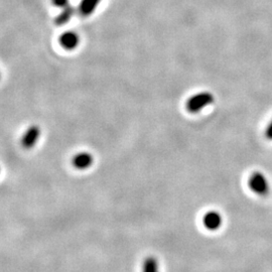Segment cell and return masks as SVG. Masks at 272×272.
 <instances>
[{
    "label": "cell",
    "instance_id": "1",
    "mask_svg": "<svg viewBox=\"0 0 272 272\" xmlns=\"http://www.w3.org/2000/svg\"><path fill=\"white\" fill-rule=\"evenodd\" d=\"M214 97L211 93L204 92L192 96L187 102V109L192 113H197L204 109L206 106L212 104Z\"/></svg>",
    "mask_w": 272,
    "mask_h": 272
},
{
    "label": "cell",
    "instance_id": "2",
    "mask_svg": "<svg viewBox=\"0 0 272 272\" xmlns=\"http://www.w3.org/2000/svg\"><path fill=\"white\" fill-rule=\"evenodd\" d=\"M250 189L259 196H266L269 193V186L266 178L261 173H254L249 179Z\"/></svg>",
    "mask_w": 272,
    "mask_h": 272
},
{
    "label": "cell",
    "instance_id": "3",
    "mask_svg": "<svg viewBox=\"0 0 272 272\" xmlns=\"http://www.w3.org/2000/svg\"><path fill=\"white\" fill-rule=\"evenodd\" d=\"M40 136V129L38 126L32 125L29 128L26 129L24 134L21 137V145L25 149L32 148L36 142L38 141V138Z\"/></svg>",
    "mask_w": 272,
    "mask_h": 272
},
{
    "label": "cell",
    "instance_id": "4",
    "mask_svg": "<svg viewBox=\"0 0 272 272\" xmlns=\"http://www.w3.org/2000/svg\"><path fill=\"white\" fill-rule=\"evenodd\" d=\"M204 226L208 230H217L222 224V217L217 212H209L203 218Z\"/></svg>",
    "mask_w": 272,
    "mask_h": 272
},
{
    "label": "cell",
    "instance_id": "5",
    "mask_svg": "<svg viewBox=\"0 0 272 272\" xmlns=\"http://www.w3.org/2000/svg\"><path fill=\"white\" fill-rule=\"evenodd\" d=\"M60 44L66 49H74L79 44V36L74 31H66L59 38Z\"/></svg>",
    "mask_w": 272,
    "mask_h": 272
},
{
    "label": "cell",
    "instance_id": "6",
    "mask_svg": "<svg viewBox=\"0 0 272 272\" xmlns=\"http://www.w3.org/2000/svg\"><path fill=\"white\" fill-rule=\"evenodd\" d=\"M73 166L78 170L88 169L93 162V157L88 152H80L73 158Z\"/></svg>",
    "mask_w": 272,
    "mask_h": 272
},
{
    "label": "cell",
    "instance_id": "7",
    "mask_svg": "<svg viewBox=\"0 0 272 272\" xmlns=\"http://www.w3.org/2000/svg\"><path fill=\"white\" fill-rule=\"evenodd\" d=\"M100 0H82L79 5V12L82 16H88L90 15L97 5L99 4Z\"/></svg>",
    "mask_w": 272,
    "mask_h": 272
},
{
    "label": "cell",
    "instance_id": "8",
    "mask_svg": "<svg viewBox=\"0 0 272 272\" xmlns=\"http://www.w3.org/2000/svg\"><path fill=\"white\" fill-rule=\"evenodd\" d=\"M74 12H75V8L72 7L71 5L65 7L63 11L56 17V19H54V23H56L57 25H62L67 23L73 16Z\"/></svg>",
    "mask_w": 272,
    "mask_h": 272
},
{
    "label": "cell",
    "instance_id": "9",
    "mask_svg": "<svg viewBox=\"0 0 272 272\" xmlns=\"http://www.w3.org/2000/svg\"><path fill=\"white\" fill-rule=\"evenodd\" d=\"M143 272H158L157 261L152 257L147 258L143 265Z\"/></svg>",
    "mask_w": 272,
    "mask_h": 272
},
{
    "label": "cell",
    "instance_id": "10",
    "mask_svg": "<svg viewBox=\"0 0 272 272\" xmlns=\"http://www.w3.org/2000/svg\"><path fill=\"white\" fill-rule=\"evenodd\" d=\"M51 3L53 5H56L58 7H62V8H65L70 5L69 0H51Z\"/></svg>",
    "mask_w": 272,
    "mask_h": 272
},
{
    "label": "cell",
    "instance_id": "11",
    "mask_svg": "<svg viewBox=\"0 0 272 272\" xmlns=\"http://www.w3.org/2000/svg\"><path fill=\"white\" fill-rule=\"evenodd\" d=\"M265 135L268 139L272 140V121L268 124L267 128H266V131H265Z\"/></svg>",
    "mask_w": 272,
    "mask_h": 272
}]
</instances>
